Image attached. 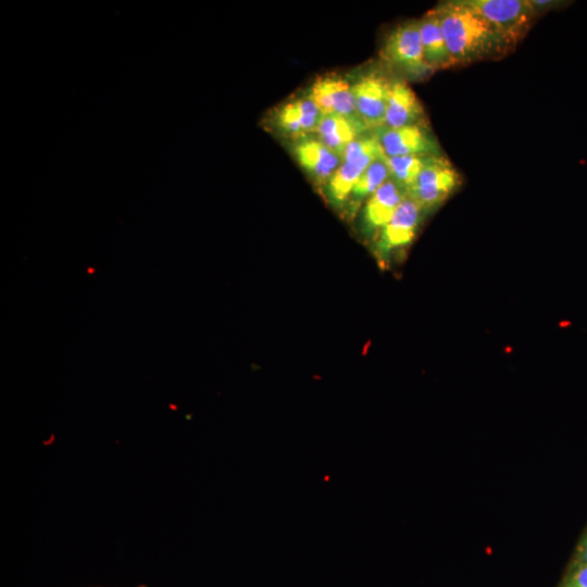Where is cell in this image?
Returning a JSON list of instances; mask_svg holds the SVG:
<instances>
[{
	"label": "cell",
	"instance_id": "obj_1",
	"mask_svg": "<svg viewBox=\"0 0 587 587\" xmlns=\"http://www.w3.org/2000/svg\"><path fill=\"white\" fill-rule=\"evenodd\" d=\"M435 10L453 66L501 57L512 48L462 0L444 2Z\"/></svg>",
	"mask_w": 587,
	"mask_h": 587
},
{
	"label": "cell",
	"instance_id": "obj_2",
	"mask_svg": "<svg viewBox=\"0 0 587 587\" xmlns=\"http://www.w3.org/2000/svg\"><path fill=\"white\" fill-rule=\"evenodd\" d=\"M462 1L485 18L511 47L525 36L538 13L532 0Z\"/></svg>",
	"mask_w": 587,
	"mask_h": 587
},
{
	"label": "cell",
	"instance_id": "obj_3",
	"mask_svg": "<svg viewBox=\"0 0 587 587\" xmlns=\"http://www.w3.org/2000/svg\"><path fill=\"white\" fill-rule=\"evenodd\" d=\"M382 57L409 79L423 80L433 74L424 59L419 21L405 22L392 29L383 46Z\"/></svg>",
	"mask_w": 587,
	"mask_h": 587
},
{
	"label": "cell",
	"instance_id": "obj_4",
	"mask_svg": "<svg viewBox=\"0 0 587 587\" xmlns=\"http://www.w3.org/2000/svg\"><path fill=\"white\" fill-rule=\"evenodd\" d=\"M460 185L461 175L450 161L441 154L432 155L408 196L425 211L441 204Z\"/></svg>",
	"mask_w": 587,
	"mask_h": 587
},
{
	"label": "cell",
	"instance_id": "obj_5",
	"mask_svg": "<svg viewBox=\"0 0 587 587\" xmlns=\"http://www.w3.org/2000/svg\"><path fill=\"white\" fill-rule=\"evenodd\" d=\"M374 135L386 157L440 155L438 142L425 125L382 126L375 129Z\"/></svg>",
	"mask_w": 587,
	"mask_h": 587
},
{
	"label": "cell",
	"instance_id": "obj_6",
	"mask_svg": "<svg viewBox=\"0 0 587 587\" xmlns=\"http://www.w3.org/2000/svg\"><path fill=\"white\" fill-rule=\"evenodd\" d=\"M390 83L380 74L370 73L352 85L357 113L365 127L384 126Z\"/></svg>",
	"mask_w": 587,
	"mask_h": 587
},
{
	"label": "cell",
	"instance_id": "obj_7",
	"mask_svg": "<svg viewBox=\"0 0 587 587\" xmlns=\"http://www.w3.org/2000/svg\"><path fill=\"white\" fill-rule=\"evenodd\" d=\"M323 114H338L359 124L352 86L336 75L319 77L310 88L308 97Z\"/></svg>",
	"mask_w": 587,
	"mask_h": 587
},
{
	"label": "cell",
	"instance_id": "obj_8",
	"mask_svg": "<svg viewBox=\"0 0 587 587\" xmlns=\"http://www.w3.org/2000/svg\"><path fill=\"white\" fill-rule=\"evenodd\" d=\"M422 208L409 196L400 203L390 221L382 228L378 250L388 252L410 243L423 214Z\"/></svg>",
	"mask_w": 587,
	"mask_h": 587
},
{
	"label": "cell",
	"instance_id": "obj_9",
	"mask_svg": "<svg viewBox=\"0 0 587 587\" xmlns=\"http://www.w3.org/2000/svg\"><path fill=\"white\" fill-rule=\"evenodd\" d=\"M425 113L413 89L403 80L390 83L384 126L424 125Z\"/></svg>",
	"mask_w": 587,
	"mask_h": 587
},
{
	"label": "cell",
	"instance_id": "obj_10",
	"mask_svg": "<svg viewBox=\"0 0 587 587\" xmlns=\"http://www.w3.org/2000/svg\"><path fill=\"white\" fill-rule=\"evenodd\" d=\"M301 167L319 184H327L342 159L319 139H304L294 148Z\"/></svg>",
	"mask_w": 587,
	"mask_h": 587
},
{
	"label": "cell",
	"instance_id": "obj_11",
	"mask_svg": "<svg viewBox=\"0 0 587 587\" xmlns=\"http://www.w3.org/2000/svg\"><path fill=\"white\" fill-rule=\"evenodd\" d=\"M408 197L405 189L388 178L367 200L363 210L369 229L383 228L392 217L400 203Z\"/></svg>",
	"mask_w": 587,
	"mask_h": 587
},
{
	"label": "cell",
	"instance_id": "obj_12",
	"mask_svg": "<svg viewBox=\"0 0 587 587\" xmlns=\"http://www.w3.org/2000/svg\"><path fill=\"white\" fill-rule=\"evenodd\" d=\"M424 59L434 72L453 66L435 9L419 20Z\"/></svg>",
	"mask_w": 587,
	"mask_h": 587
},
{
	"label": "cell",
	"instance_id": "obj_13",
	"mask_svg": "<svg viewBox=\"0 0 587 587\" xmlns=\"http://www.w3.org/2000/svg\"><path fill=\"white\" fill-rule=\"evenodd\" d=\"M322 116L323 113L311 99H298L278 110L276 124L286 134L301 136L315 133Z\"/></svg>",
	"mask_w": 587,
	"mask_h": 587
},
{
	"label": "cell",
	"instance_id": "obj_14",
	"mask_svg": "<svg viewBox=\"0 0 587 587\" xmlns=\"http://www.w3.org/2000/svg\"><path fill=\"white\" fill-rule=\"evenodd\" d=\"M363 127L365 128L362 124L338 114H323L315 133L322 143L342 159L346 148L357 139Z\"/></svg>",
	"mask_w": 587,
	"mask_h": 587
},
{
	"label": "cell",
	"instance_id": "obj_15",
	"mask_svg": "<svg viewBox=\"0 0 587 587\" xmlns=\"http://www.w3.org/2000/svg\"><path fill=\"white\" fill-rule=\"evenodd\" d=\"M372 163L364 160L342 161L326 184L329 199L335 204L347 201L355 183Z\"/></svg>",
	"mask_w": 587,
	"mask_h": 587
},
{
	"label": "cell",
	"instance_id": "obj_16",
	"mask_svg": "<svg viewBox=\"0 0 587 587\" xmlns=\"http://www.w3.org/2000/svg\"><path fill=\"white\" fill-rule=\"evenodd\" d=\"M388 178L389 168L384 154L363 172L352 188L347 200L351 211L357 209L362 201L367 200Z\"/></svg>",
	"mask_w": 587,
	"mask_h": 587
},
{
	"label": "cell",
	"instance_id": "obj_17",
	"mask_svg": "<svg viewBox=\"0 0 587 587\" xmlns=\"http://www.w3.org/2000/svg\"><path fill=\"white\" fill-rule=\"evenodd\" d=\"M432 155L386 157L389 178L407 190L415 183L417 176L428 163Z\"/></svg>",
	"mask_w": 587,
	"mask_h": 587
},
{
	"label": "cell",
	"instance_id": "obj_18",
	"mask_svg": "<svg viewBox=\"0 0 587 587\" xmlns=\"http://www.w3.org/2000/svg\"><path fill=\"white\" fill-rule=\"evenodd\" d=\"M561 587H587V565L576 562Z\"/></svg>",
	"mask_w": 587,
	"mask_h": 587
},
{
	"label": "cell",
	"instance_id": "obj_19",
	"mask_svg": "<svg viewBox=\"0 0 587 587\" xmlns=\"http://www.w3.org/2000/svg\"><path fill=\"white\" fill-rule=\"evenodd\" d=\"M578 563H583L587 565V530L583 537V540L578 548V554H577V561Z\"/></svg>",
	"mask_w": 587,
	"mask_h": 587
}]
</instances>
